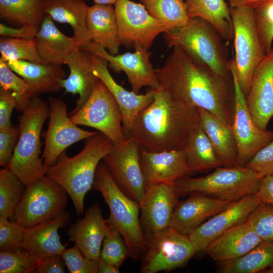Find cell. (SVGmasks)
I'll use <instances>...</instances> for the list:
<instances>
[{"instance_id": "obj_1", "label": "cell", "mask_w": 273, "mask_h": 273, "mask_svg": "<svg viewBox=\"0 0 273 273\" xmlns=\"http://www.w3.org/2000/svg\"><path fill=\"white\" fill-rule=\"evenodd\" d=\"M163 65L157 69L160 87L172 98L203 109L231 126L235 90L233 77L217 74L195 63L174 47Z\"/></svg>"}, {"instance_id": "obj_2", "label": "cell", "mask_w": 273, "mask_h": 273, "mask_svg": "<svg viewBox=\"0 0 273 273\" xmlns=\"http://www.w3.org/2000/svg\"><path fill=\"white\" fill-rule=\"evenodd\" d=\"M200 122L198 108L175 99L159 87L153 101L135 119L129 137L147 152L182 150Z\"/></svg>"}, {"instance_id": "obj_3", "label": "cell", "mask_w": 273, "mask_h": 273, "mask_svg": "<svg viewBox=\"0 0 273 273\" xmlns=\"http://www.w3.org/2000/svg\"><path fill=\"white\" fill-rule=\"evenodd\" d=\"M113 145L110 139L98 132L86 140L76 155L69 157L65 151L48 168L46 176L66 191L79 217L84 214V197L93 186L97 167Z\"/></svg>"}, {"instance_id": "obj_4", "label": "cell", "mask_w": 273, "mask_h": 273, "mask_svg": "<svg viewBox=\"0 0 273 273\" xmlns=\"http://www.w3.org/2000/svg\"><path fill=\"white\" fill-rule=\"evenodd\" d=\"M18 117L19 136L12 159L6 167L28 186L46 176L48 168L40 155L43 124L49 115V105L39 97L31 98Z\"/></svg>"}, {"instance_id": "obj_5", "label": "cell", "mask_w": 273, "mask_h": 273, "mask_svg": "<svg viewBox=\"0 0 273 273\" xmlns=\"http://www.w3.org/2000/svg\"><path fill=\"white\" fill-rule=\"evenodd\" d=\"M164 38L168 46L180 48L196 64L221 76H232L228 46L218 31L206 20L191 18L186 25L165 33Z\"/></svg>"}, {"instance_id": "obj_6", "label": "cell", "mask_w": 273, "mask_h": 273, "mask_svg": "<svg viewBox=\"0 0 273 273\" xmlns=\"http://www.w3.org/2000/svg\"><path fill=\"white\" fill-rule=\"evenodd\" d=\"M93 187L100 192L109 206V224L122 236L130 250V257L138 259L146 242L139 218L140 204L120 189L103 160L97 167Z\"/></svg>"}, {"instance_id": "obj_7", "label": "cell", "mask_w": 273, "mask_h": 273, "mask_svg": "<svg viewBox=\"0 0 273 273\" xmlns=\"http://www.w3.org/2000/svg\"><path fill=\"white\" fill-rule=\"evenodd\" d=\"M260 179L255 171L246 166H221L204 176H187L170 185L177 196L197 193L234 202L255 194Z\"/></svg>"}, {"instance_id": "obj_8", "label": "cell", "mask_w": 273, "mask_h": 273, "mask_svg": "<svg viewBox=\"0 0 273 273\" xmlns=\"http://www.w3.org/2000/svg\"><path fill=\"white\" fill-rule=\"evenodd\" d=\"M230 9L234 30L235 57L230 60L229 68L246 98L255 71L266 54L258 35L253 9L231 7Z\"/></svg>"}, {"instance_id": "obj_9", "label": "cell", "mask_w": 273, "mask_h": 273, "mask_svg": "<svg viewBox=\"0 0 273 273\" xmlns=\"http://www.w3.org/2000/svg\"><path fill=\"white\" fill-rule=\"evenodd\" d=\"M66 191L44 176L26 187L14 214V221L26 229L54 218L65 211Z\"/></svg>"}, {"instance_id": "obj_10", "label": "cell", "mask_w": 273, "mask_h": 273, "mask_svg": "<svg viewBox=\"0 0 273 273\" xmlns=\"http://www.w3.org/2000/svg\"><path fill=\"white\" fill-rule=\"evenodd\" d=\"M69 117L77 125L98 130L114 145L123 143L127 139L123 131L119 108L108 88L98 78L85 102Z\"/></svg>"}, {"instance_id": "obj_11", "label": "cell", "mask_w": 273, "mask_h": 273, "mask_svg": "<svg viewBox=\"0 0 273 273\" xmlns=\"http://www.w3.org/2000/svg\"><path fill=\"white\" fill-rule=\"evenodd\" d=\"M196 253L189 235L168 227L146 239L141 272L171 271L187 264Z\"/></svg>"}, {"instance_id": "obj_12", "label": "cell", "mask_w": 273, "mask_h": 273, "mask_svg": "<svg viewBox=\"0 0 273 273\" xmlns=\"http://www.w3.org/2000/svg\"><path fill=\"white\" fill-rule=\"evenodd\" d=\"M141 152L138 144L129 137L123 143L114 144L102 160L120 189L140 205L147 190Z\"/></svg>"}, {"instance_id": "obj_13", "label": "cell", "mask_w": 273, "mask_h": 273, "mask_svg": "<svg viewBox=\"0 0 273 273\" xmlns=\"http://www.w3.org/2000/svg\"><path fill=\"white\" fill-rule=\"evenodd\" d=\"M114 5L121 44H139L148 50L159 34L169 30L151 16L142 4L118 0Z\"/></svg>"}, {"instance_id": "obj_14", "label": "cell", "mask_w": 273, "mask_h": 273, "mask_svg": "<svg viewBox=\"0 0 273 273\" xmlns=\"http://www.w3.org/2000/svg\"><path fill=\"white\" fill-rule=\"evenodd\" d=\"M67 105L57 98L49 100V122L43 136L44 147L41 159L48 168L54 164L66 149L74 143L91 138L98 132L79 127L70 119Z\"/></svg>"}, {"instance_id": "obj_15", "label": "cell", "mask_w": 273, "mask_h": 273, "mask_svg": "<svg viewBox=\"0 0 273 273\" xmlns=\"http://www.w3.org/2000/svg\"><path fill=\"white\" fill-rule=\"evenodd\" d=\"M230 70L235 90L231 128L237 145L238 165L245 166L261 149L273 141V131L261 130L254 124L247 109L245 97L234 73Z\"/></svg>"}, {"instance_id": "obj_16", "label": "cell", "mask_w": 273, "mask_h": 273, "mask_svg": "<svg viewBox=\"0 0 273 273\" xmlns=\"http://www.w3.org/2000/svg\"><path fill=\"white\" fill-rule=\"evenodd\" d=\"M133 53L113 55L101 46L91 42L83 49L89 54L106 60L116 71L125 73L132 91L139 94L143 87H160L157 69L150 61L151 53L139 44L133 46Z\"/></svg>"}, {"instance_id": "obj_17", "label": "cell", "mask_w": 273, "mask_h": 273, "mask_svg": "<svg viewBox=\"0 0 273 273\" xmlns=\"http://www.w3.org/2000/svg\"><path fill=\"white\" fill-rule=\"evenodd\" d=\"M261 204L255 194L233 202L189 235L196 253L204 251L209 244L224 232L246 221Z\"/></svg>"}, {"instance_id": "obj_18", "label": "cell", "mask_w": 273, "mask_h": 273, "mask_svg": "<svg viewBox=\"0 0 273 273\" xmlns=\"http://www.w3.org/2000/svg\"><path fill=\"white\" fill-rule=\"evenodd\" d=\"M177 197L171 186L166 183L152 184L147 187L140 204V221L146 239L169 227L178 202Z\"/></svg>"}, {"instance_id": "obj_19", "label": "cell", "mask_w": 273, "mask_h": 273, "mask_svg": "<svg viewBox=\"0 0 273 273\" xmlns=\"http://www.w3.org/2000/svg\"><path fill=\"white\" fill-rule=\"evenodd\" d=\"M91 56L93 73L104 83L115 100L121 113L123 131L128 138L135 119L153 101L156 89L150 88L146 94L140 95L125 89L111 75L106 60Z\"/></svg>"}, {"instance_id": "obj_20", "label": "cell", "mask_w": 273, "mask_h": 273, "mask_svg": "<svg viewBox=\"0 0 273 273\" xmlns=\"http://www.w3.org/2000/svg\"><path fill=\"white\" fill-rule=\"evenodd\" d=\"M245 101L254 124L266 130L273 117V48L255 70Z\"/></svg>"}, {"instance_id": "obj_21", "label": "cell", "mask_w": 273, "mask_h": 273, "mask_svg": "<svg viewBox=\"0 0 273 273\" xmlns=\"http://www.w3.org/2000/svg\"><path fill=\"white\" fill-rule=\"evenodd\" d=\"M141 163L147 187L158 183L171 185L193 172L183 149L157 152L141 150Z\"/></svg>"}, {"instance_id": "obj_22", "label": "cell", "mask_w": 273, "mask_h": 273, "mask_svg": "<svg viewBox=\"0 0 273 273\" xmlns=\"http://www.w3.org/2000/svg\"><path fill=\"white\" fill-rule=\"evenodd\" d=\"M190 195L187 199L178 202L169 225V227L186 235L233 202L201 194Z\"/></svg>"}, {"instance_id": "obj_23", "label": "cell", "mask_w": 273, "mask_h": 273, "mask_svg": "<svg viewBox=\"0 0 273 273\" xmlns=\"http://www.w3.org/2000/svg\"><path fill=\"white\" fill-rule=\"evenodd\" d=\"M109 228L99 204L95 203L85 211L83 218L70 226L67 235L84 255L99 261L101 246Z\"/></svg>"}, {"instance_id": "obj_24", "label": "cell", "mask_w": 273, "mask_h": 273, "mask_svg": "<svg viewBox=\"0 0 273 273\" xmlns=\"http://www.w3.org/2000/svg\"><path fill=\"white\" fill-rule=\"evenodd\" d=\"M9 67L29 86L30 98L63 89L62 81L67 76L62 65L38 63L23 60L7 61Z\"/></svg>"}, {"instance_id": "obj_25", "label": "cell", "mask_w": 273, "mask_h": 273, "mask_svg": "<svg viewBox=\"0 0 273 273\" xmlns=\"http://www.w3.org/2000/svg\"><path fill=\"white\" fill-rule=\"evenodd\" d=\"M71 215L65 210L61 215L26 229L23 248L43 259L53 255H61L66 248L60 241L58 231L71 222Z\"/></svg>"}, {"instance_id": "obj_26", "label": "cell", "mask_w": 273, "mask_h": 273, "mask_svg": "<svg viewBox=\"0 0 273 273\" xmlns=\"http://www.w3.org/2000/svg\"><path fill=\"white\" fill-rule=\"evenodd\" d=\"M261 242L246 220L219 236L209 244L204 251L213 260L223 262L243 256Z\"/></svg>"}, {"instance_id": "obj_27", "label": "cell", "mask_w": 273, "mask_h": 273, "mask_svg": "<svg viewBox=\"0 0 273 273\" xmlns=\"http://www.w3.org/2000/svg\"><path fill=\"white\" fill-rule=\"evenodd\" d=\"M64 64L69 70V74L62 81V87L66 93L78 94L76 105L69 116L76 113L89 96L97 79L93 73L91 54L87 51L75 48L65 59Z\"/></svg>"}, {"instance_id": "obj_28", "label": "cell", "mask_w": 273, "mask_h": 273, "mask_svg": "<svg viewBox=\"0 0 273 273\" xmlns=\"http://www.w3.org/2000/svg\"><path fill=\"white\" fill-rule=\"evenodd\" d=\"M42 63L64 64L65 58L79 47L73 37L62 33L46 15L34 38Z\"/></svg>"}, {"instance_id": "obj_29", "label": "cell", "mask_w": 273, "mask_h": 273, "mask_svg": "<svg viewBox=\"0 0 273 273\" xmlns=\"http://www.w3.org/2000/svg\"><path fill=\"white\" fill-rule=\"evenodd\" d=\"M87 28L92 42L98 44L110 54H118L121 44L114 8L110 5L95 4L88 9Z\"/></svg>"}, {"instance_id": "obj_30", "label": "cell", "mask_w": 273, "mask_h": 273, "mask_svg": "<svg viewBox=\"0 0 273 273\" xmlns=\"http://www.w3.org/2000/svg\"><path fill=\"white\" fill-rule=\"evenodd\" d=\"M198 110L201 125L222 166H238L237 145L231 126L203 109Z\"/></svg>"}, {"instance_id": "obj_31", "label": "cell", "mask_w": 273, "mask_h": 273, "mask_svg": "<svg viewBox=\"0 0 273 273\" xmlns=\"http://www.w3.org/2000/svg\"><path fill=\"white\" fill-rule=\"evenodd\" d=\"M88 6L82 0H47L44 12L53 21L70 25L80 49L91 42L86 18Z\"/></svg>"}, {"instance_id": "obj_32", "label": "cell", "mask_w": 273, "mask_h": 273, "mask_svg": "<svg viewBox=\"0 0 273 273\" xmlns=\"http://www.w3.org/2000/svg\"><path fill=\"white\" fill-rule=\"evenodd\" d=\"M185 3L190 19H203L211 24L224 40L234 39L230 9L224 0H186Z\"/></svg>"}, {"instance_id": "obj_33", "label": "cell", "mask_w": 273, "mask_h": 273, "mask_svg": "<svg viewBox=\"0 0 273 273\" xmlns=\"http://www.w3.org/2000/svg\"><path fill=\"white\" fill-rule=\"evenodd\" d=\"M183 150L193 172L223 166L200 122L190 133Z\"/></svg>"}, {"instance_id": "obj_34", "label": "cell", "mask_w": 273, "mask_h": 273, "mask_svg": "<svg viewBox=\"0 0 273 273\" xmlns=\"http://www.w3.org/2000/svg\"><path fill=\"white\" fill-rule=\"evenodd\" d=\"M223 273H256L273 266V242H261L243 256L221 262Z\"/></svg>"}, {"instance_id": "obj_35", "label": "cell", "mask_w": 273, "mask_h": 273, "mask_svg": "<svg viewBox=\"0 0 273 273\" xmlns=\"http://www.w3.org/2000/svg\"><path fill=\"white\" fill-rule=\"evenodd\" d=\"M47 0H0V16L22 25L39 27Z\"/></svg>"}, {"instance_id": "obj_36", "label": "cell", "mask_w": 273, "mask_h": 273, "mask_svg": "<svg viewBox=\"0 0 273 273\" xmlns=\"http://www.w3.org/2000/svg\"><path fill=\"white\" fill-rule=\"evenodd\" d=\"M154 18L169 30L184 26L190 20L183 0H140Z\"/></svg>"}, {"instance_id": "obj_37", "label": "cell", "mask_w": 273, "mask_h": 273, "mask_svg": "<svg viewBox=\"0 0 273 273\" xmlns=\"http://www.w3.org/2000/svg\"><path fill=\"white\" fill-rule=\"evenodd\" d=\"M26 187L7 168L0 170V217L14 221L15 211Z\"/></svg>"}, {"instance_id": "obj_38", "label": "cell", "mask_w": 273, "mask_h": 273, "mask_svg": "<svg viewBox=\"0 0 273 273\" xmlns=\"http://www.w3.org/2000/svg\"><path fill=\"white\" fill-rule=\"evenodd\" d=\"M0 52L6 61L23 60L42 63L34 39L1 37Z\"/></svg>"}, {"instance_id": "obj_39", "label": "cell", "mask_w": 273, "mask_h": 273, "mask_svg": "<svg viewBox=\"0 0 273 273\" xmlns=\"http://www.w3.org/2000/svg\"><path fill=\"white\" fill-rule=\"evenodd\" d=\"M42 259L26 249L0 251L1 273L35 272Z\"/></svg>"}, {"instance_id": "obj_40", "label": "cell", "mask_w": 273, "mask_h": 273, "mask_svg": "<svg viewBox=\"0 0 273 273\" xmlns=\"http://www.w3.org/2000/svg\"><path fill=\"white\" fill-rule=\"evenodd\" d=\"M1 88L11 92L16 99L17 111L21 112L30 100L26 82L9 67L7 61L0 58Z\"/></svg>"}, {"instance_id": "obj_41", "label": "cell", "mask_w": 273, "mask_h": 273, "mask_svg": "<svg viewBox=\"0 0 273 273\" xmlns=\"http://www.w3.org/2000/svg\"><path fill=\"white\" fill-rule=\"evenodd\" d=\"M109 225L102 243L100 258L119 268L127 257H130V252L120 233Z\"/></svg>"}, {"instance_id": "obj_42", "label": "cell", "mask_w": 273, "mask_h": 273, "mask_svg": "<svg viewBox=\"0 0 273 273\" xmlns=\"http://www.w3.org/2000/svg\"><path fill=\"white\" fill-rule=\"evenodd\" d=\"M253 9L258 35L267 54L272 49L273 0L263 1Z\"/></svg>"}, {"instance_id": "obj_43", "label": "cell", "mask_w": 273, "mask_h": 273, "mask_svg": "<svg viewBox=\"0 0 273 273\" xmlns=\"http://www.w3.org/2000/svg\"><path fill=\"white\" fill-rule=\"evenodd\" d=\"M246 221L262 241L273 242V206L261 203Z\"/></svg>"}, {"instance_id": "obj_44", "label": "cell", "mask_w": 273, "mask_h": 273, "mask_svg": "<svg viewBox=\"0 0 273 273\" xmlns=\"http://www.w3.org/2000/svg\"><path fill=\"white\" fill-rule=\"evenodd\" d=\"M25 230L16 221L0 217V250L16 251L23 249Z\"/></svg>"}, {"instance_id": "obj_45", "label": "cell", "mask_w": 273, "mask_h": 273, "mask_svg": "<svg viewBox=\"0 0 273 273\" xmlns=\"http://www.w3.org/2000/svg\"><path fill=\"white\" fill-rule=\"evenodd\" d=\"M61 256L71 273H97L99 261L84 255L76 245L65 248Z\"/></svg>"}, {"instance_id": "obj_46", "label": "cell", "mask_w": 273, "mask_h": 273, "mask_svg": "<svg viewBox=\"0 0 273 273\" xmlns=\"http://www.w3.org/2000/svg\"><path fill=\"white\" fill-rule=\"evenodd\" d=\"M245 166L255 171L261 178L273 173V141L261 149Z\"/></svg>"}, {"instance_id": "obj_47", "label": "cell", "mask_w": 273, "mask_h": 273, "mask_svg": "<svg viewBox=\"0 0 273 273\" xmlns=\"http://www.w3.org/2000/svg\"><path fill=\"white\" fill-rule=\"evenodd\" d=\"M19 136L18 127L13 125L0 130V165L6 168L9 165Z\"/></svg>"}, {"instance_id": "obj_48", "label": "cell", "mask_w": 273, "mask_h": 273, "mask_svg": "<svg viewBox=\"0 0 273 273\" xmlns=\"http://www.w3.org/2000/svg\"><path fill=\"white\" fill-rule=\"evenodd\" d=\"M17 103L13 94L2 88H0V130L12 126L11 115Z\"/></svg>"}, {"instance_id": "obj_49", "label": "cell", "mask_w": 273, "mask_h": 273, "mask_svg": "<svg viewBox=\"0 0 273 273\" xmlns=\"http://www.w3.org/2000/svg\"><path fill=\"white\" fill-rule=\"evenodd\" d=\"M39 27L22 25L18 28L11 27L0 24V35L3 37L34 39Z\"/></svg>"}, {"instance_id": "obj_50", "label": "cell", "mask_w": 273, "mask_h": 273, "mask_svg": "<svg viewBox=\"0 0 273 273\" xmlns=\"http://www.w3.org/2000/svg\"><path fill=\"white\" fill-rule=\"evenodd\" d=\"M255 194L261 203L273 206V173L261 178Z\"/></svg>"}, {"instance_id": "obj_51", "label": "cell", "mask_w": 273, "mask_h": 273, "mask_svg": "<svg viewBox=\"0 0 273 273\" xmlns=\"http://www.w3.org/2000/svg\"><path fill=\"white\" fill-rule=\"evenodd\" d=\"M66 265L62 256L53 255L42 259L35 270L37 273H64Z\"/></svg>"}, {"instance_id": "obj_52", "label": "cell", "mask_w": 273, "mask_h": 273, "mask_svg": "<svg viewBox=\"0 0 273 273\" xmlns=\"http://www.w3.org/2000/svg\"><path fill=\"white\" fill-rule=\"evenodd\" d=\"M231 7H245L253 9L259 3L266 0H227Z\"/></svg>"}, {"instance_id": "obj_53", "label": "cell", "mask_w": 273, "mask_h": 273, "mask_svg": "<svg viewBox=\"0 0 273 273\" xmlns=\"http://www.w3.org/2000/svg\"><path fill=\"white\" fill-rule=\"evenodd\" d=\"M98 272L99 273H118L119 267L100 258L99 260Z\"/></svg>"}, {"instance_id": "obj_54", "label": "cell", "mask_w": 273, "mask_h": 273, "mask_svg": "<svg viewBox=\"0 0 273 273\" xmlns=\"http://www.w3.org/2000/svg\"><path fill=\"white\" fill-rule=\"evenodd\" d=\"M118 0H94L95 4L114 5Z\"/></svg>"}, {"instance_id": "obj_55", "label": "cell", "mask_w": 273, "mask_h": 273, "mask_svg": "<svg viewBox=\"0 0 273 273\" xmlns=\"http://www.w3.org/2000/svg\"><path fill=\"white\" fill-rule=\"evenodd\" d=\"M262 272L273 273V266L268 269L264 270V271H262Z\"/></svg>"}, {"instance_id": "obj_56", "label": "cell", "mask_w": 273, "mask_h": 273, "mask_svg": "<svg viewBox=\"0 0 273 273\" xmlns=\"http://www.w3.org/2000/svg\"><path fill=\"white\" fill-rule=\"evenodd\" d=\"M184 1V0H183Z\"/></svg>"}]
</instances>
